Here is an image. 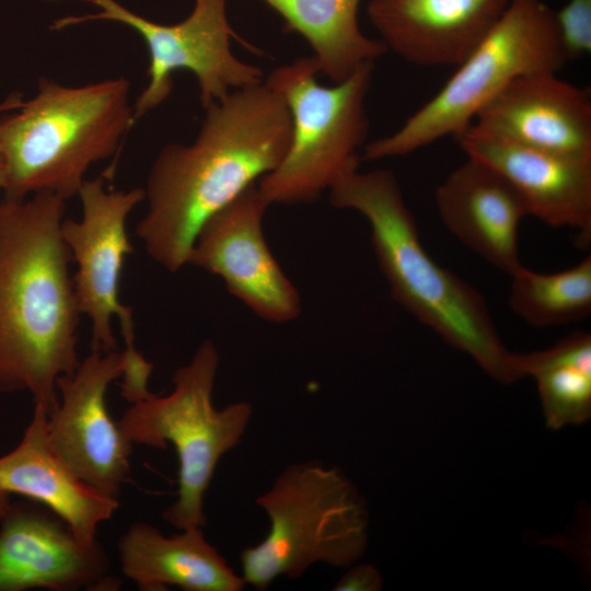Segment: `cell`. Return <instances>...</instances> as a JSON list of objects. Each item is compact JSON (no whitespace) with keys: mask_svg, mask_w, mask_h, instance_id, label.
<instances>
[{"mask_svg":"<svg viewBox=\"0 0 591 591\" xmlns=\"http://www.w3.org/2000/svg\"><path fill=\"white\" fill-rule=\"evenodd\" d=\"M205 111L190 143L161 149L143 189L148 208L136 235L172 274L188 264L202 225L279 165L291 138L289 109L264 80Z\"/></svg>","mask_w":591,"mask_h":591,"instance_id":"6da1fadb","label":"cell"},{"mask_svg":"<svg viewBox=\"0 0 591 591\" xmlns=\"http://www.w3.org/2000/svg\"><path fill=\"white\" fill-rule=\"evenodd\" d=\"M66 201L49 192L0 201V393L27 391L47 416L57 379L81 362Z\"/></svg>","mask_w":591,"mask_h":591,"instance_id":"7a4b0ae2","label":"cell"},{"mask_svg":"<svg viewBox=\"0 0 591 591\" xmlns=\"http://www.w3.org/2000/svg\"><path fill=\"white\" fill-rule=\"evenodd\" d=\"M328 193L332 206L358 211L368 221L379 267L403 308L496 381L522 378L517 354L501 341L483 296L425 250L392 171L352 170Z\"/></svg>","mask_w":591,"mask_h":591,"instance_id":"3957f363","label":"cell"},{"mask_svg":"<svg viewBox=\"0 0 591 591\" xmlns=\"http://www.w3.org/2000/svg\"><path fill=\"white\" fill-rule=\"evenodd\" d=\"M123 77L81 86L42 78L36 94L0 118L4 196L78 195L90 166L111 157L136 123Z\"/></svg>","mask_w":591,"mask_h":591,"instance_id":"277c9868","label":"cell"},{"mask_svg":"<svg viewBox=\"0 0 591 591\" xmlns=\"http://www.w3.org/2000/svg\"><path fill=\"white\" fill-rule=\"evenodd\" d=\"M268 532L240 554L242 579L263 591L278 578L298 579L316 564L349 567L368 542V518L351 482L309 461L286 466L255 499Z\"/></svg>","mask_w":591,"mask_h":591,"instance_id":"5b68a950","label":"cell"},{"mask_svg":"<svg viewBox=\"0 0 591 591\" xmlns=\"http://www.w3.org/2000/svg\"><path fill=\"white\" fill-rule=\"evenodd\" d=\"M220 357L210 339L173 375L167 395L150 393L130 404L117 426L134 444L165 449L171 443L178 460L176 500L162 513L172 526L204 528L205 495L220 459L243 439L253 407L239 401L223 408L212 403Z\"/></svg>","mask_w":591,"mask_h":591,"instance_id":"8992f818","label":"cell"},{"mask_svg":"<svg viewBox=\"0 0 591 591\" xmlns=\"http://www.w3.org/2000/svg\"><path fill=\"white\" fill-rule=\"evenodd\" d=\"M554 12L544 0H510L442 89L397 130L364 144L363 159L402 157L443 137L455 138L513 80L532 73H557L568 60Z\"/></svg>","mask_w":591,"mask_h":591,"instance_id":"52a82bcc","label":"cell"},{"mask_svg":"<svg viewBox=\"0 0 591 591\" xmlns=\"http://www.w3.org/2000/svg\"><path fill=\"white\" fill-rule=\"evenodd\" d=\"M374 62L331 86L318 82L314 58L300 57L275 68L264 80L283 100L291 138L279 165L257 182L266 200L311 202L343 175L359 167L369 121L366 96Z\"/></svg>","mask_w":591,"mask_h":591,"instance_id":"ba28073f","label":"cell"},{"mask_svg":"<svg viewBox=\"0 0 591 591\" xmlns=\"http://www.w3.org/2000/svg\"><path fill=\"white\" fill-rule=\"evenodd\" d=\"M84 1L100 11L58 19L51 28L105 20L129 26L141 36L149 51V81L132 105L135 121L169 97L177 70L195 76L204 108L234 90L263 82L262 69L232 51L231 38L235 33L228 18L227 0H194L190 13L175 24L148 20L116 0Z\"/></svg>","mask_w":591,"mask_h":591,"instance_id":"9c48e42d","label":"cell"},{"mask_svg":"<svg viewBox=\"0 0 591 591\" xmlns=\"http://www.w3.org/2000/svg\"><path fill=\"white\" fill-rule=\"evenodd\" d=\"M77 196L81 218L63 219L61 235L77 264L74 293L80 313L91 323V350H117L112 326L116 317L125 341L124 357L137 358L141 354L135 347L132 309L120 301L119 283L124 260L134 252L126 222L144 199V190H107L104 179L96 177L85 179Z\"/></svg>","mask_w":591,"mask_h":591,"instance_id":"30bf717a","label":"cell"},{"mask_svg":"<svg viewBox=\"0 0 591 591\" xmlns=\"http://www.w3.org/2000/svg\"><path fill=\"white\" fill-rule=\"evenodd\" d=\"M123 371L121 351L91 350L73 373L57 379L59 404L46 424L55 454L78 478L115 500L130 473L134 443L109 416L105 396Z\"/></svg>","mask_w":591,"mask_h":591,"instance_id":"8fae6325","label":"cell"},{"mask_svg":"<svg viewBox=\"0 0 591 591\" xmlns=\"http://www.w3.org/2000/svg\"><path fill=\"white\" fill-rule=\"evenodd\" d=\"M269 206L257 183L251 185L202 225L188 264L218 276L260 318L288 323L300 315L301 297L265 240Z\"/></svg>","mask_w":591,"mask_h":591,"instance_id":"7c38bea8","label":"cell"},{"mask_svg":"<svg viewBox=\"0 0 591 591\" xmlns=\"http://www.w3.org/2000/svg\"><path fill=\"white\" fill-rule=\"evenodd\" d=\"M99 543L81 542L49 509L9 502L0 510V591L116 590Z\"/></svg>","mask_w":591,"mask_h":591,"instance_id":"4fadbf2b","label":"cell"},{"mask_svg":"<svg viewBox=\"0 0 591 591\" xmlns=\"http://www.w3.org/2000/svg\"><path fill=\"white\" fill-rule=\"evenodd\" d=\"M467 157L498 171L518 192L529 216L578 231L591 243V160L515 144L470 125L455 137Z\"/></svg>","mask_w":591,"mask_h":591,"instance_id":"5bb4252c","label":"cell"},{"mask_svg":"<svg viewBox=\"0 0 591 591\" xmlns=\"http://www.w3.org/2000/svg\"><path fill=\"white\" fill-rule=\"evenodd\" d=\"M471 125L515 144L591 160L590 93L553 72L513 80Z\"/></svg>","mask_w":591,"mask_h":591,"instance_id":"9a60e30c","label":"cell"},{"mask_svg":"<svg viewBox=\"0 0 591 591\" xmlns=\"http://www.w3.org/2000/svg\"><path fill=\"white\" fill-rule=\"evenodd\" d=\"M510 0H370L368 16L386 49L421 67L459 66Z\"/></svg>","mask_w":591,"mask_h":591,"instance_id":"2e32d148","label":"cell"},{"mask_svg":"<svg viewBox=\"0 0 591 591\" xmlns=\"http://www.w3.org/2000/svg\"><path fill=\"white\" fill-rule=\"evenodd\" d=\"M434 200L445 228L486 262L509 276L523 266L519 227L529 213L494 167L467 157L437 187Z\"/></svg>","mask_w":591,"mask_h":591,"instance_id":"e0dca14e","label":"cell"},{"mask_svg":"<svg viewBox=\"0 0 591 591\" xmlns=\"http://www.w3.org/2000/svg\"><path fill=\"white\" fill-rule=\"evenodd\" d=\"M46 424V410L34 405L20 443L0 457V488L44 505L81 542L95 544L99 525L113 517L119 502L101 495L69 470L51 450Z\"/></svg>","mask_w":591,"mask_h":591,"instance_id":"ac0fdd59","label":"cell"},{"mask_svg":"<svg viewBox=\"0 0 591 591\" xmlns=\"http://www.w3.org/2000/svg\"><path fill=\"white\" fill-rule=\"evenodd\" d=\"M123 573L141 591H241L246 586L202 528L163 534L148 522L131 524L118 541Z\"/></svg>","mask_w":591,"mask_h":591,"instance_id":"d6986e66","label":"cell"},{"mask_svg":"<svg viewBox=\"0 0 591 591\" xmlns=\"http://www.w3.org/2000/svg\"><path fill=\"white\" fill-rule=\"evenodd\" d=\"M311 46L320 74L340 82L386 53L359 25L361 0H262Z\"/></svg>","mask_w":591,"mask_h":591,"instance_id":"ffe728a7","label":"cell"},{"mask_svg":"<svg viewBox=\"0 0 591 591\" xmlns=\"http://www.w3.org/2000/svg\"><path fill=\"white\" fill-rule=\"evenodd\" d=\"M519 371L537 384L548 428L579 425L591 417V335L575 332L553 347L517 354Z\"/></svg>","mask_w":591,"mask_h":591,"instance_id":"44dd1931","label":"cell"},{"mask_svg":"<svg viewBox=\"0 0 591 591\" xmlns=\"http://www.w3.org/2000/svg\"><path fill=\"white\" fill-rule=\"evenodd\" d=\"M509 306L536 327L570 324L591 313V256L561 271L520 267L511 276Z\"/></svg>","mask_w":591,"mask_h":591,"instance_id":"7402d4cb","label":"cell"},{"mask_svg":"<svg viewBox=\"0 0 591 591\" xmlns=\"http://www.w3.org/2000/svg\"><path fill=\"white\" fill-rule=\"evenodd\" d=\"M554 14L567 60L587 56L591 50V0H567Z\"/></svg>","mask_w":591,"mask_h":591,"instance_id":"603a6c76","label":"cell"},{"mask_svg":"<svg viewBox=\"0 0 591 591\" xmlns=\"http://www.w3.org/2000/svg\"><path fill=\"white\" fill-rule=\"evenodd\" d=\"M382 588V577L372 565L361 564L349 568L334 586L335 591H376Z\"/></svg>","mask_w":591,"mask_h":591,"instance_id":"cb8c5ba5","label":"cell"},{"mask_svg":"<svg viewBox=\"0 0 591 591\" xmlns=\"http://www.w3.org/2000/svg\"><path fill=\"white\" fill-rule=\"evenodd\" d=\"M23 102L21 93L13 92L0 103V114L18 109Z\"/></svg>","mask_w":591,"mask_h":591,"instance_id":"d4e9b609","label":"cell"},{"mask_svg":"<svg viewBox=\"0 0 591 591\" xmlns=\"http://www.w3.org/2000/svg\"><path fill=\"white\" fill-rule=\"evenodd\" d=\"M5 179H7L5 161H4V155L0 146V190L4 189Z\"/></svg>","mask_w":591,"mask_h":591,"instance_id":"484cf974","label":"cell"},{"mask_svg":"<svg viewBox=\"0 0 591 591\" xmlns=\"http://www.w3.org/2000/svg\"><path fill=\"white\" fill-rule=\"evenodd\" d=\"M10 495L11 494L0 488V510L10 502Z\"/></svg>","mask_w":591,"mask_h":591,"instance_id":"4316f807","label":"cell"}]
</instances>
